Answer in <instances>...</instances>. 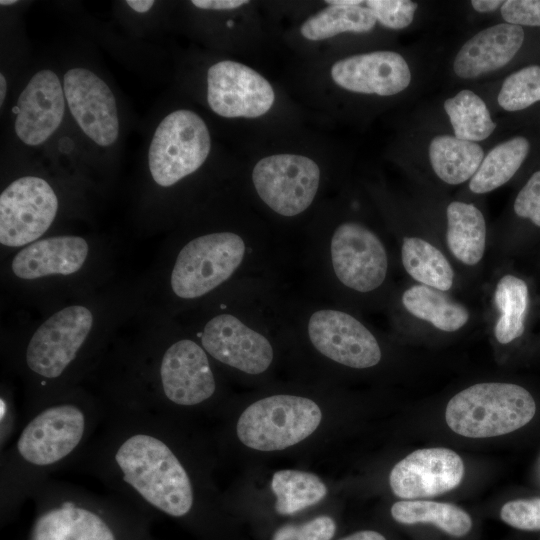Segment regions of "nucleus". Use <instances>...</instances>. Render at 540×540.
<instances>
[{"label":"nucleus","instance_id":"1","mask_svg":"<svg viewBox=\"0 0 540 540\" xmlns=\"http://www.w3.org/2000/svg\"><path fill=\"white\" fill-rule=\"evenodd\" d=\"M291 260L290 245L263 231L245 227L207 230L180 244L168 286L177 303L203 305L232 290L281 284Z\"/></svg>","mask_w":540,"mask_h":540},{"label":"nucleus","instance_id":"2","mask_svg":"<svg viewBox=\"0 0 540 540\" xmlns=\"http://www.w3.org/2000/svg\"><path fill=\"white\" fill-rule=\"evenodd\" d=\"M301 245L304 289L358 313L388 304L391 255L368 225L342 220L314 231Z\"/></svg>","mask_w":540,"mask_h":540},{"label":"nucleus","instance_id":"3","mask_svg":"<svg viewBox=\"0 0 540 540\" xmlns=\"http://www.w3.org/2000/svg\"><path fill=\"white\" fill-rule=\"evenodd\" d=\"M283 284L232 290L203 304L194 337L212 360L249 376L263 375L283 341L276 300Z\"/></svg>","mask_w":540,"mask_h":540},{"label":"nucleus","instance_id":"4","mask_svg":"<svg viewBox=\"0 0 540 540\" xmlns=\"http://www.w3.org/2000/svg\"><path fill=\"white\" fill-rule=\"evenodd\" d=\"M109 467L125 489L154 511L182 518L192 509L188 471L157 428L135 425L112 443Z\"/></svg>","mask_w":540,"mask_h":540},{"label":"nucleus","instance_id":"5","mask_svg":"<svg viewBox=\"0 0 540 540\" xmlns=\"http://www.w3.org/2000/svg\"><path fill=\"white\" fill-rule=\"evenodd\" d=\"M530 392L513 383L474 384L453 396L445 411L446 423L469 438H490L513 432L534 417Z\"/></svg>","mask_w":540,"mask_h":540},{"label":"nucleus","instance_id":"6","mask_svg":"<svg viewBox=\"0 0 540 540\" xmlns=\"http://www.w3.org/2000/svg\"><path fill=\"white\" fill-rule=\"evenodd\" d=\"M322 412L307 397L274 394L249 405L237 422L239 440L255 450L274 451L293 446L319 426Z\"/></svg>","mask_w":540,"mask_h":540},{"label":"nucleus","instance_id":"7","mask_svg":"<svg viewBox=\"0 0 540 540\" xmlns=\"http://www.w3.org/2000/svg\"><path fill=\"white\" fill-rule=\"evenodd\" d=\"M211 137L204 120L188 109L166 115L156 127L148 148V168L160 187L176 185L206 161Z\"/></svg>","mask_w":540,"mask_h":540},{"label":"nucleus","instance_id":"8","mask_svg":"<svg viewBox=\"0 0 540 540\" xmlns=\"http://www.w3.org/2000/svg\"><path fill=\"white\" fill-rule=\"evenodd\" d=\"M89 415L79 403L61 401L42 408L25 424L15 444L21 463L44 470L63 462L83 443Z\"/></svg>","mask_w":540,"mask_h":540},{"label":"nucleus","instance_id":"9","mask_svg":"<svg viewBox=\"0 0 540 540\" xmlns=\"http://www.w3.org/2000/svg\"><path fill=\"white\" fill-rule=\"evenodd\" d=\"M254 192L270 212L293 220L314 204L321 185L318 164L309 157L278 154L264 157L251 173Z\"/></svg>","mask_w":540,"mask_h":540},{"label":"nucleus","instance_id":"10","mask_svg":"<svg viewBox=\"0 0 540 540\" xmlns=\"http://www.w3.org/2000/svg\"><path fill=\"white\" fill-rule=\"evenodd\" d=\"M94 314L81 304L66 306L34 331L25 349L28 370L44 380H56L71 367L88 340Z\"/></svg>","mask_w":540,"mask_h":540},{"label":"nucleus","instance_id":"11","mask_svg":"<svg viewBox=\"0 0 540 540\" xmlns=\"http://www.w3.org/2000/svg\"><path fill=\"white\" fill-rule=\"evenodd\" d=\"M58 207L57 194L45 179H15L0 195L1 245L24 247L37 241L54 222Z\"/></svg>","mask_w":540,"mask_h":540},{"label":"nucleus","instance_id":"12","mask_svg":"<svg viewBox=\"0 0 540 540\" xmlns=\"http://www.w3.org/2000/svg\"><path fill=\"white\" fill-rule=\"evenodd\" d=\"M157 379L163 397L182 407L207 401L217 389L211 357L194 335L168 344L159 360Z\"/></svg>","mask_w":540,"mask_h":540},{"label":"nucleus","instance_id":"13","mask_svg":"<svg viewBox=\"0 0 540 540\" xmlns=\"http://www.w3.org/2000/svg\"><path fill=\"white\" fill-rule=\"evenodd\" d=\"M69 111L82 132L96 145H113L120 130L116 98L108 84L93 71L75 67L63 76Z\"/></svg>","mask_w":540,"mask_h":540},{"label":"nucleus","instance_id":"14","mask_svg":"<svg viewBox=\"0 0 540 540\" xmlns=\"http://www.w3.org/2000/svg\"><path fill=\"white\" fill-rule=\"evenodd\" d=\"M275 100L270 83L252 68L223 60L207 71V102L226 118H256L267 113Z\"/></svg>","mask_w":540,"mask_h":540},{"label":"nucleus","instance_id":"15","mask_svg":"<svg viewBox=\"0 0 540 540\" xmlns=\"http://www.w3.org/2000/svg\"><path fill=\"white\" fill-rule=\"evenodd\" d=\"M464 473L463 460L453 450L425 448L399 461L390 472L389 483L397 497L416 500L434 497L456 488Z\"/></svg>","mask_w":540,"mask_h":540},{"label":"nucleus","instance_id":"16","mask_svg":"<svg viewBox=\"0 0 540 540\" xmlns=\"http://www.w3.org/2000/svg\"><path fill=\"white\" fill-rule=\"evenodd\" d=\"M63 84L50 69L37 71L18 96L12 110L14 131L28 146H38L60 127L65 112Z\"/></svg>","mask_w":540,"mask_h":540},{"label":"nucleus","instance_id":"17","mask_svg":"<svg viewBox=\"0 0 540 540\" xmlns=\"http://www.w3.org/2000/svg\"><path fill=\"white\" fill-rule=\"evenodd\" d=\"M29 540H123L115 521L92 504L65 499L35 518Z\"/></svg>","mask_w":540,"mask_h":540},{"label":"nucleus","instance_id":"18","mask_svg":"<svg viewBox=\"0 0 540 540\" xmlns=\"http://www.w3.org/2000/svg\"><path fill=\"white\" fill-rule=\"evenodd\" d=\"M334 82L352 92L391 96L408 87L411 72L397 52L375 51L353 55L333 64Z\"/></svg>","mask_w":540,"mask_h":540},{"label":"nucleus","instance_id":"19","mask_svg":"<svg viewBox=\"0 0 540 540\" xmlns=\"http://www.w3.org/2000/svg\"><path fill=\"white\" fill-rule=\"evenodd\" d=\"M88 254L89 244L81 236L48 237L24 246L13 257L11 271L22 280L67 276L83 267Z\"/></svg>","mask_w":540,"mask_h":540},{"label":"nucleus","instance_id":"20","mask_svg":"<svg viewBox=\"0 0 540 540\" xmlns=\"http://www.w3.org/2000/svg\"><path fill=\"white\" fill-rule=\"evenodd\" d=\"M521 26L500 23L485 28L466 41L454 60V72L471 79L497 70L509 63L521 48Z\"/></svg>","mask_w":540,"mask_h":540},{"label":"nucleus","instance_id":"21","mask_svg":"<svg viewBox=\"0 0 540 540\" xmlns=\"http://www.w3.org/2000/svg\"><path fill=\"white\" fill-rule=\"evenodd\" d=\"M446 245L459 263L478 265L486 252L487 226L484 215L472 203L452 201L446 209Z\"/></svg>","mask_w":540,"mask_h":540},{"label":"nucleus","instance_id":"22","mask_svg":"<svg viewBox=\"0 0 540 540\" xmlns=\"http://www.w3.org/2000/svg\"><path fill=\"white\" fill-rule=\"evenodd\" d=\"M399 305L409 316L446 333L461 330L470 320L468 308L446 292L417 283L402 291Z\"/></svg>","mask_w":540,"mask_h":540},{"label":"nucleus","instance_id":"23","mask_svg":"<svg viewBox=\"0 0 540 540\" xmlns=\"http://www.w3.org/2000/svg\"><path fill=\"white\" fill-rule=\"evenodd\" d=\"M400 262L406 274L417 284L449 292L455 271L446 255L419 236H404L400 243Z\"/></svg>","mask_w":540,"mask_h":540},{"label":"nucleus","instance_id":"24","mask_svg":"<svg viewBox=\"0 0 540 540\" xmlns=\"http://www.w3.org/2000/svg\"><path fill=\"white\" fill-rule=\"evenodd\" d=\"M428 152L433 171L450 185L470 180L484 158V151L479 144L451 135L434 137Z\"/></svg>","mask_w":540,"mask_h":540},{"label":"nucleus","instance_id":"25","mask_svg":"<svg viewBox=\"0 0 540 540\" xmlns=\"http://www.w3.org/2000/svg\"><path fill=\"white\" fill-rule=\"evenodd\" d=\"M493 301L498 312L495 338L501 344H509L525 330L529 304L527 283L513 274L503 275L495 286Z\"/></svg>","mask_w":540,"mask_h":540},{"label":"nucleus","instance_id":"26","mask_svg":"<svg viewBox=\"0 0 540 540\" xmlns=\"http://www.w3.org/2000/svg\"><path fill=\"white\" fill-rule=\"evenodd\" d=\"M529 149V141L521 136L496 145L484 156L477 172L470 179L471 192L485 194L507 183L526 159Z\"/></svg>","mask_w":540,"mask_h":540},{"label":"nucleus","instance_id":"27","mask_svg":"<svg viewBox=\"0 0 540 540\" xmlns=\"http://www.w3.org/2000/svg\"><path fill=\"white\" fill-rule=\"evenodd\" d=\"M391 515L401 524H433L454 537L466 535L472 527L469 514L450 503L424 500L398 501L391 507Z\"/></svg>","mask_w":540,"mask_h":540},{"label":"nucleus","instance_id":"28","mask_svg":"<svg viewBox=\"0 0 540 540\" xmlns=\"http://www.w3.org/2000/svg\"><path fill=\"white\" fill-rule=\"evenodd\" d=\"M271 489L276 497L275 509L280 515H291L320 502L327 487L315 474L298 470L274 473Z\"/></svg>","mask_w":540,"mask_h":540},{"label":"nucleus","instance_id":"29","mask_svg":"<svg viewBox=\"0 0 540 540\" xmlns=\"http://www.w3.org/2000/svg\"><path fill=\"white\" fill-rule=\"evenodd\" d=\"M375 24V17L364 4L355 6L329 5L306 20L302 24L300 32L308 40L319 41L344 32H369Z\"/></svg>","mask_w":540,"mask_h":540},{"label":"nucleus","instance_id":"30","mask_svg":"<svg viewBox=\"0 0 540 540\" xmlns=\"http://www.w3.org/2000/svg\"><path fill=\"white\" fill-rule=\"evenodd\" d=\"M455 137L471 142L488 138L496 128L485 102L471 90H461L444 102Z\"/></svg>","mask_w":540,"mask_h":540},{"label":"nucleus","instance_id":"31","mask_svg":"<svg viewBox=\"0 0 540 540\" xmlns=\"http://www.w3.org/2000/svg\"><path fill=\"white\" fill-rule=\"evenodd\" d=\"M540 101V66L524 67L503 82L498 104L506 111L523 110Z\"/></svg>","mask_w":540,"mask_h":540},{"label":"nucleus","instance_id":"32","mask_svg":"<svg viewBox=\"0 0 540 540\" xmlns=\"http://www.w3.org/2000/svg\"><path fill=\"white\" fill-rule=\"evenodd\" d=\"M364 5L382 26L396 30L409 26L417 9V3L409 0H369Z\"/></svg>","mask_w":540,"mask_h":540},{"label":"nucleus","instance_id":"33","mask_svg":"<svg viewBox=\"0 0 540 540\" xmlns=\"http://www.w3.org/2000/svg\"><path fill=\"white\" fill-rule=\"evenodd\" d=\"M336 531L329 516H318L303 524H286L278 528L271 540H331Z\"/></svg>","mask_w":540,"mask_h":540},{"label":"nucleus","instance_id":"34","mask_svg":"<svg viewBox=\"0 0 540 540\" xmlns=\"http://www.w3.org/2000/svg\"><path fill=\"white\" fill-rule=\"evenodd\" d=\"M502 521L519 530H540V498L517 499L505 503L500 511Z\"/></svg>","mask_w":540,"mask_h":540},{"label":"nucleus","instance_id":"35","mask_svg":"<svg viewBox=\"0 0 540 540\" xmlns=\"http://www.w3.org/2000/svg\"><path fill=\"white\" fill-rule=\"evenodd\" d=\"M513 209L517 216L540 227V171L533 173L519 191Z\"/></svg>","mask_w":540,"mask_h":540},{"label":"nucleus","instance_id":"36","mask_svg":"<svg viewBox=\"0 0 540 540\" xmlns=\"http://www.w3.org/2000/svg\"><path fill=\"white\" fill-rule=\"evenodd\" d=\"M501 15L509 24L540 27V0L505 1Z\"/></svg>","mask_w":540,"mask_h":540},{"label":"nucleus","instance_id":"37","mask_svg":"<svg viewBox=\"0 0 540 540\" xmlns=\"http://www.w3.org/2000/svg\"><path fill=\"white\" fill-rule=\"evenodd\" d=\"M191 3L199 8L206 10H231L247 4L245 0H193Z\"/></svg>","mask_w":540,"mask_h":540},{"label":"nucleus","instance_id":"38","mask_svg":"<svg viewBox=\"0 0 540 540\" xmlns=\"http://www.w3.org/2000/svg\"><path fill=\"white\" fill-rule=\"evenodd\" d=\"M505 1L502 0H473L471 1L472 7L481 13L495 11L499 7H502Z\"/></svg>","mask_w":540,"mask_h":540},{"label":"nucleus","instance_id":"39","mask_svg":"<svg viewBox=\"0 0 540 540\" xmlns=\"http://www.w3.org/2000/svg\"><path fill=\"white\" fill-rule=\"evenodd\" d=\"M341 540H386V538L376 531L362 530L348 535Z\"/></svg>","mask_w":540,"mask_h":540},{"label":"nucleus","instance_id":"40","mask_svg":"<svg viewBox=\"0 0 540 540\" xmlns=\"http://www.w3.org/2000/svg\"><path fill=\"white\" fill-rule=\"evenodd\" d=\"M128 7L137 13L148 12L155 4L152 0H127L125 1Z\"/></svg>","mask_w":540,"mask_h":540},{"label":"nucleus","instance_id":"41","mask_svg":"<svg viewBox=\"0 0 540 540\" xmlns=\"http://www.w3.org/2000/svg\"><path fill=\"white\" fill-rule=\"evenodd\" d=\"M328 5H340V6H355V5H363L364 1H356V0H327L325 1Z\"/></svg>","mask_w":540,"mask_h":540},{"label":"nucleus","instance_id":"42","mask_svg":"<svg viewBox=\"0 0 540 540\" xmlns=\"http://www.w3.org/2000/svg\"><path fill=\"white\" fill-rule=\"evenodd\" d=\"M7 93V81L5 76L1 73L0 74V105L2 107Z\"/></svg>","mask_w":540,"mask_h":540},{"label":"nucleus","instance_id":"43","mask_svg":"<svg viewBox=\"0 0 540 540\" xmlns=\"http://www.w3.org/2000/svg\"><path fill=\"white\" fill-rule=\"evenodd\" d=\"M15 3H18V1H16V0H1L0 1V4L2 6H10V5H13Z\"/></svg>","mask_w":540,"mask_h":540}]
</instances>
